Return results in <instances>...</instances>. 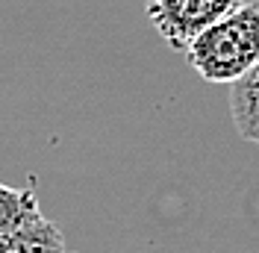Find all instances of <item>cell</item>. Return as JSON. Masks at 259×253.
<instances>
[{
  "mask_svg": "<svg viewBox=\"0 0 259 253\" xmlns=\"http://www.w3.org/2000/svg\"><path fill=\"white\" fill-rule=\"evenodd\" d=\"M186 59L206 82H236L259 62V3H239L186 48Z\"/></svg>",
  "mask_w": 259,
  "mask_h": 253,
  "instance_id": "1",
  "label": "cell"
},
{
  "mask_svg": "<svg viewBox=\"0 0 259 253\" xmlns=\"http://www.w3.org/2000/svg\"><path fill=\"white\" fill-rule=\"evenodd\" d=\"M244 0H145V12L159 38L177 53H186L200 32Z\"/></svg>",
  "mask_w": 259,
  "mask_h": 253,
  "instance_id": "2",
  "label": "cell"
},
{
  "mask_svg": "<svg viewBox=\"0 0 259 253\" xmlns=\"http://www.w3.org/2000/svg\"><path fill=\"white\" fill-rule=\"evenodd\" d=\"M0 253H68L65 236L41 212L21 227L0 233Z\"/></svg>",
  "mask_w": 259,
  "mask_h": 253,
  "instance_id": "3",
  "label": "cell"
},
{
  "mask_svg": "<svg viewBox=\"0 0 259 253\" xmlns=\"http://www.w3.org/2000/svg\"><path fill=\"white\" fill-rule=\"evenodd\" d=\"M38 209V197L32 189H12L0 183V233H9L21 227L24 221L35 218Z\"/></svg>",
  "mask_w": 259,
  "mask_h": 253,
  "instance_id": "5",
  "label": "cell"
},
{
  "mask_svg": "<svg viewBox=\"0 0 259 253\" xmlns=\"http://www.w3.org/2000/svg\"><path fill=\"white\" fill-rule=\"evenodd\" d=\"M230 118L244 142L259 144V62L230 82Z\"/></svg>",
  "mask_w": 259,
  "mask_h": 253,
  "instance_id": "4",
  "label": "cell"
}]
</instances>
